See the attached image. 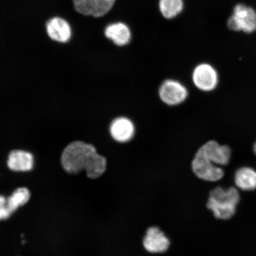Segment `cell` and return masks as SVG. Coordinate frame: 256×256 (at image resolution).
Segmentation results:
<instances>
[{
	"label": "cell",
	"instance_id": "4",
	"mask_svg": "<svg viewBox=\"0 0 256 256\" xmlns=\"http://www.w3.org/2000/svg\"><path fill=\"white\" fill-rule=\"evenodd\" d=\"M192 171L201 180L215 182L224 177V172L220 166H217L198 151L192 162Z\"/></svg>",
	"mask_w": 256,
	"mask_h": 256
},
{
	"label": "cell",
	"instance_id": "3",
	"mask_svg": "<svg viewBox=\"0 0 256 256\" xmlns=\"http://www.w3.org/2000/svg\"><path fill=\"white\" fill-rule=\"evenodd\" d=\"M227 26L234 32L254 33L256 30V11L245 4L236 5L227 22Z\"/></svg>",
	"mask_w": 256,
	"mask_h": 256
},
{
	"label": "cell",
	"instance_id": "9",
	"mask_svg": "<svg viewBox=\"0 0 256 256\" xmlns=\"http://www.w3.org/2000/svg\"><path fill=\"white\" fill-rule=\"evenodd\" d=\"M35 158L33 153L22 149L12 150L8 156L6 166L14 172H28L33 170Z\"/></svg>",
	"mask_w": 256,
	"mask_h": 256
},
{
	"label": "cell",
	"instance_id": "18",
	"mask_svg": "<svg viewBox=\"0 0 256 256\" xmlns=\"http://www.w3.org/2000/svg\"><path fill=\"white\" fill-rule=\"evenodd\" d=\"M254 151L255 153V154L256 155V142L254 144Z\"/></svg>",
	"mask_w": 256,
	"mask_h": 256
},
{
	"label": "cell",
	"instance_id": "10",
	"mask_svg": "<svg viewBox=\"0 0 256 256\" xmlns=\"http://www.w3.org/2000/svg\"><path fill=\"white\" fill-rule=\"evenodd\" d=\"M208 160L218 166L228 164L231 159L232 151L227 146L220 145L216 140H210L198 150Z\"/></svg>",
	"mask_w": 256,
	"mask_h": 256
},
{
	"label": "cell",
	"instance_id": "7",
	"mask_svg": "<svg viewBox=\"0 0 256 256\" xmlns=\"http://www.w3.org/2000/svg\"><path fill=\"white\" fill-rule=\"evenodd\" d=\"M116 0H73L78 14L100 18L110 10Z\"/></svg>",
	"mask_w": 256,
	"mask_h": 256
},
{
	"label": "cell",
	"instance_id": "13",
	"mask_svg": "<svg viewBox=\"0 0 256 256\" xmlns=\"http://www.w3.org/2000/svg\"><path fill=\"white\" fill-rule=\"evenodd\" d=\"M105 36L117 46H122L130 42L131 33L126 24L116 23L108 26L104 30Z\"/></svg>",
	"mask_w": 256,
	"mask_h": 256
},
{
	"label": "cell",
	"instance_id": "2",
	"mask_svg": "<svg viewBox=\"0 0 256 256\" xmlns=\"http://www.w3.org/2000/svg\"><path fill=\"white\" fill-rule=\"evenodd\" d=\"M240 200L239 192L231 187H217L210 192L206 206L212 211L216 218L228 220L235 215Z\"/></svg>",
	"mask_w": 256,
	"mask_h": 256
},
{
	"label": "cell",
	"instance_id": "12",
	"mask_svg": "<svg viewBox=\"0 0 256 256\" xmlns=\"http://www.w3.org/2000/svg\"><path fill=\"white\" fill-rule=\"evenodd\" d=\"M110 132L112 138L118 142H130L135 134V127L132 122L126 118H116L112 122Z\"/></svg>",
	"mask_w": 256,
	"mask_h": 256
},
{
	"label": "cell",
	"instance_id": "1",
	"mask_svg": "<svg viewBox=\"0 0 256 256\" xmlns=\"http://www.w3.org/2000/svg\"><path fill=\"white\" fill-rule=\"evenodd\" d=\"M107 160L98 153L92 143L83 140L70 142L62 150L60 164L64 171L70 174L86 172L90 179L100 178L107 168Z\"/></svg>",
	"mask_w": 256,
	"mask_h": 256
},
{
	"label": "cell",
	"instance_id": "5",
	"mask_svg": "<svg viewBox=\"0 0 256 256\" xmlns=\"http://www.w3.org/2000/svg\"><path fill=\"white\" fill-rule=\"evenodd\" d=\"M188 94L186 88L180 82L172 80H166L159 89L160 98L169 106L182 104L187 98Z\"/></svg>",
	"mask_w": 256,
	"mask_h": 256
},
{
	"label": "cell",
	"instance_id": "11",
	"mask_svg": "<svg viewBox=\"0 0 256 256\" xmlns=\"http://www.w3.org/2000/svg\"><path fill=\"white\" fill-rule=\"evenodd\" d=\"M48 38L58 44L68 43L72 38L71 26L65 19L56 17L50 18L46 24Z\"/></svg>",
	"mask_w": 256,
	"mask_h": 256
},
{
	"label": "cell",
	"instance_id": "16",
	"mask_svg": "<svg viewBox=\"0 0 256 256\" xmlns=\"http://www.w3.org/2000/svg\"><path fill=\"white\" fill-rule=\"evenodd\" d=\"M160 10L166 18H172L178 16L184 8L182 0H160Z\"/></svg>",
	"mask_w": 256,
	"mask_h": 256
},
{
	"label": "cell",
	"instance_id": "8",
	"mask_svg": "<svg viewBox=\"0 0 256 256\" xmlns=\"http://www.w3.org/2000/svg\"><path fill=\"white\" fill-rule=\"evenodd\" d=\"M144 248L150 254H164L170 246V241L164 232L156 226L150 227L143 238Z\"/></svg>",
	"mask_w": 256,
	"mask_h": 256
},
{
	"label": "cell",
	"instance_id": "6",
	"mask_svg": "<svg viewBox=\"0 0 256 256\" xmlns=\"http://www.w3.org/2000/svg\"><path fill=\"white\" fill-rule=\"evenodd\" d=\"M192 78L195 86L204 92L213 90L218 83V74L216 70L208 64L198 66L194 70Z\"/></svg>",
	"mask_w": 256,
	"mask_h": 256
},
{
	"label": "cell",
	"instance_id": "17",
	"mask_svg": "<svg viewBox=\"0 0 256 256\" xmlns=\"http://www.w3.org/2000/svg\"><path fill=\"white\" fill-rule=\"evenodd\" d=\"M12 215L9 210L7 198L0 194V222L8 219Z\"/></svg>",
	"mask_w": 256,
	"mask_h": 256
},
{
	"label": "cell",
	"instance_id": "14",
	"mask_svg": "<svg viewBox=\"0 0 256 256\" xmlns=\"http://www.w3.org/2000/svg\"><path fill=\"white\" fill-rule=\"evenodd\" d=\"M236 185L244 191L256 190V171L249 167H243L236 171L234 176Z\"/></svg>",
	"mask_w": 256,
	"mask_h": 256
},
{
	"label": "cell",
	"instance_id": "15",
	"mask_svg": "<svg viewBox=\"0 0 256 256\" xmlns=\"http://www.w3.org/2000/svg\"><path fill=\"white\" fill-rule=\"evenodd\" d=\"M31 194L28 188H18L7 198L8 206L10 210L14 214L19 208L23 206L30 201Z\"/></svg>",
	"mask_w": 256,
	"mask_h": 256
}]
</instances>
